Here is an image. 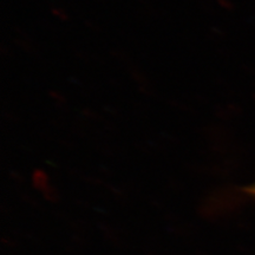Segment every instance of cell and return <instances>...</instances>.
Listing matches in <instances>:
<instances>
[{"label": "cell", "instance_id": "obj_1", "mask_svg": "<svg viewBox=\"0 0 255 255\" xmlns=\"http://www.w3.org/2000/svg\"><path fill=\"white\" fill-rule=\"evenodd\" d=\"M247 190L250 191L251 194H253V195H255V186H254V187H252V188H248Z\"/></svg>", "mask_w": 255, "mask_h": 255}]
</instances>
